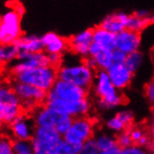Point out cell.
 <instances>
[{
	"mask_svg": "<svg viewBox=\"0 0 154 154\" xmlns=\"http://www.w3.org/2000/svg\"><path fill=\"white\" fill-rule=\"evenodd\" d=\"M49 65L48 55L45 51L38 52H19L17 63L11 68V75L18 74L20 72L29 70L35 67L44 66Z\"/></svg>",
	"mask_w": 154,
	"mask_h": 154,
	"instance_id": "10",
	"label": "cell"
},
{
	"mask_svg": "<svg viewBox=\"0 0 154 154\" xmlns=\"http://www.w3.org/2000/svg\"><path fill=\"white\" fill-rule=\"evenodd\" d=\"M134 114L130 110H122L106 121V127L114 133H121L133 126Z\"/></svg>",
	"mask_w": 154,
	"mask_h": 154,
	"instance_id": "18",
	"label": "cell"
},
{
	"mask_svg": "<svg viewBox=\"0 0 154 154\" xmlns=\"http://www.w3.org/2000/svg\"><path fill=\"white\" fill-rule=\"evenodd\" d=\"M143 63V54L138 51H135L126 55L125 66H127L133 73L137 71Z\"/></svg>",
	"mask_w": 154,
	"mask_h": 154,
	"instance_id": "28",
	"label": "cell"
},
{
	"mask_svg": "<svg viewBox=\"0 0 154 154\" xmlns=\"http://www.w3.org/2000/svg\"><path fill=\"white\" fill-rule=\"evenodd\" d=\"M11 77L12 80L30 84L49 92L58 79V68L48 65L25 70L11 75Z\"/></svg>",
	"mask_w": 154,
	"mask_h": 154,
	"instance_id": "4",
	"label": "cell"
},
{
	"mask_svg": "<svg viewBox=\"0 0 154 154\" xmlns=\"http://www.w3.org/2000/svg\"><path fill=\"white\" fill-rule=\"evenodd\" d=\"M98 99V106L101 109H112L124 103V97L118 90L106 70H97L93 87Z\"/></svg>",
	"mask_w": 154,
	"mask_h": 154,
	"instance_id": "1",
	"label": "cell"
},
{
	"mask_svg": "<svg viewBox=\"0 0 154 154\" xmlns=\"http://www.w3.org/2000/svg\"><path fill=\"white\" fill-rule=\"evenodd\" d=\"M152 116H153V119H154V107L152 108Z\"/></svg>",
	"mask_w": 154,
	"mask_h": 154,
	"instance_id": "42",
	"label": "cell"
},
{
	"mask_svg": "<svg viewBox=\"0 0 154 154\" xmlns=\"http://www.w3.org/2000/svg\"><path fill=\"white\" fill-rule=\"evenodd\" d=\"M47 97L60 98L66 101H79L88 97V90L58 79L48 92Z\"/></svg>",
	"mask_w": 154,
	"mask_h": 154,
	"instance_id": "9",
	"label": "cell"
},
{
	"mask_svg": "<svg viewBox=\"0 0 154 154\" xmlns=\"http://www.w3.org/2000/svg\"><path fill=\"white\" fill-rule=\"evenodd\" d=\"M126 55L127 54L122 52V51H119L117 49H114L112 51V60H113V64H124Z\"/></svg>",
	"mask_w": 154,
	"mask_h": 154,
	"instance_id": "36",
	"label": "cell"
},
{
	"mask_svg": "<svg viewBox=\"0 0 154 154\" xmlns=\"http://www.w3.org/2000/svg\"><path fill=\"white\" fill-rule=\"evenodd\" d=\"M48 60H49V65L59 68L62 64L64 63L63 60V54L62 53H47Z\"/></svg>",
	"mask_w": 154,
	"mask_h": 154,
	"instance_id": "34",
	"label": "cell"
},
{
	"mask_svg": "<svg viewBox=\"0 0 154 154\" xmlns=\"http://www.w3.org/2000/svg\"><path fill=\"white\" fill-rule=\"evenodd\" d=\"M11 84L16 94L20 98L23 110L30 116L33 115L38 107L44 105L46 101L48 94L46 91L15 80H12Z\"/></svg>",
	"mask_w": 154,
	"mask_h": 154,
	"instance_id": "5",
	"label": "cell"
},
{
	"mask_svg": "<svg viewBox=\"0 0 154 154\" xmlns=\"http://www.w3.org/2000/svg\"><path fill=\"white\" fill-rule=\"evenodd\" d=\"M96 70L91 67L84 59L79 62L64 64L58 68V79L68 81L83 89L90 90L93 87Z\"/></svg>",
	"mask_w": 154,
	"mask_h": 154,
	"instance_id": "2",
	"label": "cell"
},
{
	"mask_svg": "<svg viewBox=\"0 0 154 154\" xmlns=\"http://www.w3.org/2000/svg\"><path fill=\"white\" fill-rule=\"evenodd\" d=\"M14 44L19 49V52H38L44 51V45L41 37L35 35H22L15 40Z\"/></svg>",
	"mask_w": 154,
	"mask_h": 154,
	"instance_id": "19",
	"label": "cell"
},
{
	"mask_svg": "<svg viewBox=\"0 0 154 154\" xmlns=\"http://www.w3.org/2000/svg\"><path fill=\"white\" fill-rule=\"evenodd\" d=\"M93 42V29H87L72 35L68 39V50L77 56L84 59L89 56Z\"/></svg>",
	"mask_w": 154,
	"mask_h": 154,
	"instance_id": "12",
	"label": "cell"
},
{
	"mask_svg": "<svg viewBox=\"0 0 154 154\" xmlns=\"http://www.w3.org/2000/svg\"><path fill=\"white\" fill-rule=\"evenodd\" d=\"M102 152L98 149L94 138L89 139L82 144V147L79 154H101Z\"/></svg>",
	"mask_w": 154,
	"mask_h": 154,
	"instance_id": "30",
	"label": "cell"
},
{
	"mask_svg": "<svg viewBox=\"0 0 154 154\" xmlns=\"http://www.w3.org/2000/svg\"><path fill=\"white\" fill-rule=\"evenodd\" d=\"M116 139H117V144H118V146H119L121 149L128 148V147L132 146V145H134V144H133V141H132V138H131V135H130V134H129L128 129L118 134Z\"/></svg>",
	"mask_w": 154,
	"mask_h": 154,
	"instance_id": "31",
	"label": "cell"
},
{
	"mask_svg": "<svg viewBox=\"0 0 154 154\" xmlns=\"http://www.w3.org/2000/svg\"><path fill=\"white\" fill-rule=\"evenodd\" d=\"M147 130H148V133H149V135L150 139L154 142V119H153V121L148 125Z\"/></svg>",
	"mask_w": 154,
	"mask_h": 154,
	"instance_id": "38",
	"label": "cell"
},
{
	"mask_svg": "<svg viewBox=\"0 0 154 154\" xmlns=\"http://www.w3.org/2000/svg\"><path fill=\"white\" fill-rule=\"evenodd\" d=\"M63 113L56 111L55 109L42 105L38 107L33 113L35 126L40 127H52L55 129L56 125L63 117Z\"/></svg>",
	"mask_w": 154,
	"mask_h": 154,
	"instance_id": "15",
	"label": "cell"
},
{
	"mask_svg": "<svg viewBox=\"0 0 154 154\" xmlns=\"http://www.w3.org/2000/svg\"><path fill=\"white\" fill-rule=\"evenodd\" d=\"M151 154H154V150H153V151H151Z\"/></svg>",
	"mask_w": 154,
	"mask_h": 154,
	"instance_id": "44",
	"label": "cell"
},
{
	"mask_svg": "<svg viewBox=\"0 0 154 154\" xmlns=\"http://www.w3.org/2000/svg\"><path fill=\"white\" fill-rule=\"evenodd\" d=\"M101 154H102V153H101Z\"/></svg>",
	"mask_w": 154,
	"mask_h": 154,
	"instance_id": "46",
	"label": "cell"
},
{
	"mask_svg": "<svg viewBox=\"0 0 154 154\" xmlns=\"http://www.w3.org/2000/svg\"><path fill=\"white\" fill-rule=\"evenodd\" d=\"M44 105L60 113L68 115L73 119L78 117L87 116L92 108V104L88 97L79 101H66L60 98L47 97Z\"/></svg>",
	"mask_w": 154,
	"mask_h": 154,
	"instance_id": "6",
	"label": "cell"
},
{
	"mask_svg": "<svg viewBox=\"0 0 154 154\" xmlns=\"http://www.w3.org/2000/svg\"><path fill=\"white\" fill-rule=\"evenodd\" d=\"M94 122L87 116L74 118L69 130L63 135V138L73 144H83L94 138Z\"/></svg>",
	"mask_w": 154,
	"mask_h": 154,
	"instance_id": "7",
	"label": "cell"
},
{
	"mask_svg": "<svg viewBox=\"0 0 154 154\" xmlns=\"http://www.w3.org/2000/svg\"><path fill=\"white\" fill-rule=\"evenodd\" d=\"M2 44V40H1V35H0V45Z\"/></svg>",
	"mask_w": 154,
	"mask_h": 154,
	"instance_id": "43",
	"label": "cell"
},
{
	"mask_svg": "<svg viewBox=\"0 0 154 154\" xmlns=\"http://www.w3.org/2000/svg\"><path fill=\"white\" fill-rule=\"evenodd\" d=\"M93 40L104 48L114 50L116 46V34L99 25L93 29Z\"/></svg>",
	"mask_w": 154,
	"mask_h": 154,
	"instance_id": "20",
	"label": "cell"
},
{
	"mask_svg": "<svg viewBox=\"0 0 154 154\" xmlns=\"http://www.w3.org/2000/svg\"><path fill=\"white\" fill-rule=\"evenodd\" d=\"M121 152H122V149L119 146H117V147H115L109 150L102 152V154H121Z\"/></svg>",
	"mask_w": 154,
	"mask_h": 154,
	"instance_id": "39",
	"label": "cell"
},
{
	"mask_svg": "<svg viewBox=\"0 0 154 154\" xmlns=\"http://www.w3.org/2000/svg\"><path fill=\"white\" fill-rule=\"evenodd\" d=\"M94 141L101 152L107 151L118 146L116 137H113L112 135L106 134H98L94 138Z\"/></svg>",
	"mask_w": 154,
	"mask_h": 154,
	"instance_id": "26",
	"label": "cell"
},
{
	"mask_svg": "<svg viewBox=\"0 0 154 154\" xmlns=\"http://www.w3.org/2000/svg\"><path fill=\"white\" fill-rule=\"evenodd\" d=\"M18 54H19V49L14 43L0 45V56L6 64L13 60H17Z\"/></svg>",
	"mask_w": 154,
	"mask_h": 154,
	"instance_id": "27",
	"label": "cell"
},
{
	"mask_svg": "<svg viewBox=\"0 0 154 154\" xmlns=\"http://www.w3.org/2000/svg\"><path fill=\"white\" fill-rule=\"evenodd\" d=\"M106 71L114 86L120 91L127 88L133 80L134 73L125 64H113Z\"/></svg>",
	"mask_w": 154,
	"mask_h": 154,
	"instance_id": "14",
	"label": "cell"
},
{
	"mask_svg": "<svg viewBox=\"0 0 154 154\" xmlns=\"http://www.w3.org/2000/svg\"><path fill=\"white\" fill-rule=\"evenodd\" d=\"M29 118H30L29 115L26 114L21 115L8 125V127L11 128L16 138L23 139V140L33 139V137H31V133L29 131V127L25 122Z\"/></svg>",
	"mask_w": 154,
	"mask_h": 154,
	"instance_id": "21",
	"label": "cell"
},
{
	"mask_svg": "<svg viewBox=\"0 0 154 154\" xmlns=\"http://www.w3.org/2000/svg\"><path fill=\"white\" fill-rule=\"evenodd\" d=\"M33 147L34 154H52L53 149L55 146L40 142L38 139L33 137Z\"/></svg>",
	"mask_w": 154,
	"mask_h": 154,
	"instance_id": "29",
	"label": "cell"
},
{
	"mask_svg": "<svg viewBox=\"0 0 154 154\" xmlns=\"http://www.w3.org/2000/svg\"><path fill=\"white\" fill-rule=\"evenodd\" d=\"M150 21H151V24L154 23V12L150 14Z\"/></svg>",
	"mask_w": 154,
	"mask_h": 154,
	"instance_id": "41",
	"label": "cell"
},
{
	"mask_svg": "<svg viewBox=\"0 0 154 154\" xmlns=\"http://www.w3.org/2000/svg\"><path fill=\"white\" fill-rule=\"evenodd\" d=\"M130 14L125 12H115L106 16L102 20L100 26L114 34H118L127 29Z\"/></svg>",
	"mask_w": 154,
	"mask_h": 154,
	"instance_id": "17",
	"label": "cell"
},
{
	"mask_svg": "<svg viewBox=\"0 0 154 154\" xmlns=\"http://www.w3.org/2000/svg\"><path fill=\"white\" fill-rule=\"evenodd\" d=\"M82 144H73L67 142L64 138L53 149L52 154H79Z\"/></svg>",
	"mask_w": 154,
	"mask_h": 154,
	"instance_id": "25",
	"label": "cell"
},
{
	"mask_svg": "<svg viewBox=\"0 0 154 154\" xmlns=\"http://www.w3.org/2000/svg\"><path fill=\"white\" fill-rule=\"evenodd\" d=\"M150 14L151 13L147 11H138L133 14H130L127 28L140 33L146 27L151 24Z\"/></svg>",
	"mask_w": 154,
	"mask_h": 154,
	"instance_id": "22",
	"label": "cell"
},
{
	"mask_svg": "<svg viewBox=\"0 0 154 154\" xmlns=\"http://www.w3.org/2000/svg\"><path fill=\"white\" fill-rule=\"evenodd\" d=\"M148 153L149 152L146 149L139 147L137 145H132V146L128 148L122 149V152H121V154H148Z\"/></svg>",
	"mask_w": 154,
	"mask_h": 154,
	"instance_id": "35",
	"label": "cell"
},
{
	"mask_svg": "<svg viewBox=\"0 0 154 154\" xmlns=\"http://www.w3.org/2000/svg\"><path fill=\"white\" fill-rule=\"evenodd\" d=\"M5 65H6V63L3 61V59L1 58V56H0V70H1L5 66Z\"/></svg>",
	"mask_w": 154,
	"mask_h": 154,
	"instance_id": "40",
	"label": "cell"
},
{
	"mask_svg": "<svg viewBox=\"0 0 154 154\" xmlns=\"http://www.w3.org/2000/svg\"><path fill=\"white\" fill-rule=\"evenodd\" d=\"M46 53H64L68 50V39L54 32H48L41 37Z\"/></svg>",
	"mask_w": 154,
	"mask_h": 154,
	"instance_id": "16",
	"label": "cell"
},
{
	"mask_svg": "<svg viewBox=\"0 0 154 154\" xmlns=\"http://www.w3.org/2000/svg\"><path fill=\"white\" fill-rule=\"evenodd\" d=\"M0 154H12V148L8 141V134H1L0 138Z\"/></svg>",
	"mask_w": 154,
	"mask_h": 154,
	"instance_id": "33",
	"label": "cell"
},
{
	"mask_svg": "<svg viewBox=\"0 0 154 154\" xmlns=\"http://www.w3.org/2000/svg\"><path fill=\"white\" fill-rule=\"evenodd\" d=\"M8 141L15 154H34L33 139L23 140L8 137Z\"/></svg>",
	"mask_w": 154,
	"mask_h": 154,
	"instance_id": "24",
	"label": "cell"
},
{
	"mask_svg": "<svg viewBox=\"0 0 154 154\" xmlns=\"http://www.w3.org/2000/svg\"><path fill=\"white\" fill-rule=\"evenodd\" d=\"M21 19L22 17L14 10L5 12L0 18V35L2 44L14 43L23 35Z\"/></svg>",
	"mask_w": 154,
	"mask_h": 154,
	"instance_id": "8",
	"label": "cell"
},
{
	"mask_svg": "<svg viewBox=\"0 0 154 154\" xmlns=\"http://www.w3.org/2000/svg\"><path fill=\"white\" fill-rule=\"evenodd\" d=\"M144 93L149 104L153 108L154 107V78L146 84L144 89Z\"/></svg>",
	"mask_w": 154,
	"mask_h": 154,
	"instance_id": "32",
	"label": "cell"
},
{
	"mask_svg": "<svg viewBox=\"0 0 154 154\" xmlns=\"http://www.w3.org/2000/svg\"><path fill=\"white\" fill-rule=\"evenodd\" d=\"M112 51L93 42L90 48L89 56L84 58V61L95 70H107L113 65Z\"/></svg>",
	"mask_w": 154,
	"mask_h": 154,
	"instance_id": "11",
	"label": "cell"
},
{
	"mask_svg": "<svg viewBox=\"0 0 154 154\" xmlns=\"http://www.w3.org/2000/svg\"><path fill=\"white\" fill-rule=\"evenodd\" d=\"M34 138L38 139L40 142L56 146L62 140V135L52 127H40L35 126V137Z\"/></svg>",
	"mask_w": 154,
	"mask_h": 154,
	"instance_id": "23",
	"label": "cell"
},
{
	"mask_svg": "<svg viewBox=\"0 0 154 154\" xmlns=\"http://www.w3.org/2000/svg\"><path fill=\"white\" fill-rule=\"evenodd\" d=\"M148 154H151V153H148Z\"/></svg>",
	"mask_w": 154,
	"mask_h": 154,
	"instance_id": "45",
	"label": "cell"
},
{
	"mask_svg": "<svg viewBox=\"0 0 154 154\" xmlns=\"http://www.w3.org/2000/svg\"><path fill=\"white\" fill-rule=\"evenodd\" d=\"M141 44L140 33L131 29H124L116 35L115 49L129 54L135 51H138Z\"/></svg>",
	"mask_w": 154,
	"mask_h": 154,
	"instance_id": "13",
	"label": "cell"
},
{
	"mask_svg": "<svg viewBox=\"0 0 154 154\" xmlns=\"http://www.w3.org/2000/svg\"><path fill=\"white\" fill-rule=\"evenodd\" d=\"M13 10L19 14L21 17H23V15L24 14L25 12V10H24V7L21 4V3H18V4H14L13 6Z\"/></svg>",
	"mask_w": 154,
	"mask_h": 154,
	"instance_id": "37",
	"label": "cell"
},
{
	"mask_svg": "<svg viewBox=\"0 0 154 154\" xmlns=\"http://www.w3.org/2000/svg\"><path fill=\"white\" fill-rule=\"evenodd\" d=\"M27 114L11 83H0V127L8 126L21 115ZM30 116V115H29Z\"/></svg>",
	"mask_w": 154,
	"mask_h": 154,
	"instance_id": "3",
	"label": "cell"
}]
</instances>
